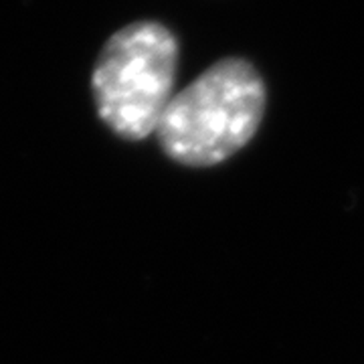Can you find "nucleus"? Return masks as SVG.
Listing matches in <instances>:
<instances>
[{"instance_id":"obj_2","label":"nucleus","mask_w":364,"mask_h":364,"mask_svg":"<svg viewBox=\"0 0 364 364\" xmlns=\"http://www.w3.org/2000/svg\"><path fill=\"white\" fill-rule=\"evenodd\" d=\"M178 43L154 21L114 33L97 57L91 87L100 117L126 140L156 134L174 95Z\"/></svg>"},{"instance_id":"obj_1","label":"nucleus","mask_w":364,"mask_h":364,"mask_svg":"<svg viewBox=\"0 0 364 364\" xmlns=\"http://www.w3.org/2000/svg\"><path fill=\"white\" fill-rule=\"evenodd\" d=\"M265 85L241 57L210 65L172 95L158 124L160 146L184 166H215L239 152L259 128Z\"/></svg>"}]
</instances>
